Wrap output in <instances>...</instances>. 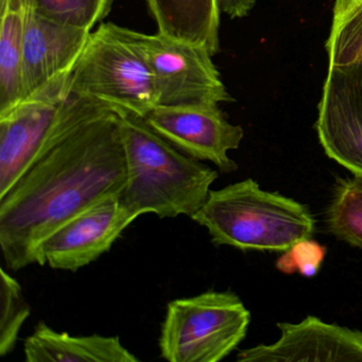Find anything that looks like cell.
<instances>
[{"mask_svg":"<svg viewBox=\"0 0 362 362\" xmlns=\"http://www.w3.org/2000/svg\"><path fill=\"white\" fill-rule=\"evenodd\" d=\"M71 73L0 113V198L37 158L82 127L113 112L95 99L69 93Z\"/></svg>","mask_w":362,"mask_h":362,"instance_id":"277c9868","label":"cell"},{"mask_svg":"<svg viewBox=\"0 0 362 362\" xmlns=\"http://www.w3.org/2000/svg\"><path fill=\"white\" fill-rule=\"evenodd\" d=\"M281 338L243 349L239 362L362 361V332L308 315L300 323H277Z\"/></svg>","mask_w":362,"mask_h":362,"instance_id":"8fae6325","label":"cell"},{"mask_svg":"<svg viewBox=\"0 0 362 362\" xmlns=\"http://www.w3.org/2000/svg\"><path fill=\"white\" fill-rule=\"evenodd\" d=\"M114 0H30L35 13L75 28L92 31L109 16Z\"/></svg>","mask_w":362,"mask_h":362,"instance_id":"e0dca14e","label":"cell"},{"mask_svg":"<svg viewBox=\"0 0 362 362\" xmlns=\"http://www.w3.org/2000/svg\"><path fill=\"white\" fill-rule=\"evenodd\" d=\"M69 93L95 99L112 111L145 117L156 107L153 75L124 27L101 23L90 33L74 67Z\"/></svg>","mask_w":362,"mask_h":362,"instance_id":"5b68a950","label":"cell"},{"mask_svg":"<svg viewBox=\"0 0 362 362\" xmlns=\"http://www.w3.org/2000/svg\"><path fill=\"white\" fill-rule=\"evenodd\" d=\"M126 31L151 69L156 105H219L235 100L222 81L213 54L204 46L160 33Z\"/></svg>","mask_w":362,"mask_h":362,"instance_id":"52a82bcc","label":"cell"},{"mask_svg":"<svg viewBox=\"0 0 362 362\" xmlns=\"http://www.w3.org/2000/svg\"><path fill=\"white\" fill-rule=\"evenodd\" d=\"M27 362H137L118 337L71 336L40 322L24 343Z\"/></svg>","mask_w":362,"mask_h":362,"instance_id":"4fadbf2b","label":"cell"},{"mask_svg":"<svg viewBox=\"0 0 362 362\" xmlns=\"http://www.w3.org/2000/svg\"><path fill=\"white\" fill-rule=\"evenodd\" d=\"M30 306L22 286L5 269H0V356L9 355L18 342Z\"/></svg>","mask_w":362,"mask_h":362,"instance_id":"ac0fdd59","label":"cell"},{"mask_svg":"<svg viewBox=\"0 0 362 362\" xmlns=\"http://www.w3.org/2000/svg\"><path fill=\"white\" fill-rule=\"evenodd\" d=\"M326 223L337 238L362 249V175L338 182L328 205Z\"/></svg>","mask_w":362,"mask_h":362,"instance_id":"2e32d148","label":"cell"},{"mask_svg":"<svg viewBox=\"0 0 362 362\" xmlns=\"http://www.w3.org/2000/svg\"><path fill=\"white\" fill-rule=\"evenodd\" d=\"M251 313L232 291L203 292L167 305L160 356L170 362H218L245 338Z\"/></svg>","mask_w":362,"mask_h":362,"instance_id":"8992f818","label":"cell"},{"mask_svg":"<svg viewBox=\"0 0 362 362\" xmlns=\"http://www.w3.org/2000/svg\"><path fill=\"white\" fill-rule=\"evenodd\" d=\"M30 0H0V113L23 100L22 60Z\"/></svg>","mask_w":362,"mask_h":362,"instance_id":"9a60e30c","label":"cell"},{"mask_svg":"<svg viewBox=\"0 0 362 362\" xmlns=\"http://www.w3.org/2000/svg\"><path fill=\"white\" fill-rule=\"evenodd\" d=\"M220 10L230 18L249 16L255 6V0H219Z\"/></svg>","mask_w":362,"mask_h":362,"instance_id":"ffe728a7","label":"cell"},{"mask_svg":"<svg viewBox=\"0 0 362 362\" xmlns=\"http://www.w3.org/2000/svg\"><path fill=\"white\" fill-rule=\"evenodd\" d=\"M117 115L127 165L126 184L118 192L122 206L135 219L145 214L192 217L209 198L218 171L180 151L141 116Z\"/></svg>","mask_w":362,"mask_h":362,"instance_id":"7a4b0ae2","label":"cell"},{"mask_svg":"<svg viewBox=\"0 0 362 362\" xmlns=\"http://www.w3.org/2000/svg\"><path fill=\"white\" fill-rule=\"evenodd\" d=\"M319 107L362 119V0H334Z\"/></svg>","mask_w":362,"mask_h":362,"instance_id":"30bf717a","label":"cell"},{"mask_svg":"<svg viewBox=\"0 0 362 362\" xmlns=\"http://www.w3.org/2000/svg\"><path fill=\"white\" fill-rule=\"evenodd\" d=\"M158 33L219 52V0H146Z\"/></svg>","mask_w":362,"mask_h":362,"instance_id":"5bb4252c","label":"cell"},{"mask_svg":"<svg viewBox=\"0 0 362 362\" xmlns=\"http://www.w3.org/2000/svg\"><path fill=\"white\" fill-rule=\"evenodd\" d=\"M92 31L48 20L30 5L22 60L23 100L77 64Z\"/></svg>","mask_w":362,"mask_h":362,"instance_id":"7c38bea8","label":"cell"},{"mask_svg":"<svg viewBox=\"0 0 362 362\" xmlns=\"http://www.w3.org/2000/svg\"><path fill=\"white\" fill-rule=\"evenodd\" d=\"M190 218L206 228L214 245L243 251L285 252L315 233V219L306 205L262 190L253 179L211 190Z\"/></svg>","mask_w":362,"mask_h":362,"instance_id":"3957f363","label":"cell"},{"mask_svg":"<svg viewBox=\"0 0 362 362\" xmlns=\"http://www.w3.org/2000/svg\"><path fill=\"white\" fill-rule=\"evenodd\" d=\"M144 118L186 156L211 162L223 173L238 168L228 152L238 149L245 132L243 127L228 122L219 105H156Z\"/></svg>","mask_w":362,"mask_h":362,"instance_id":"ba28073f","label":"cell"},{"mask_svg":"<svg viewBox=\"0 0 362 362\" xmlns=\"http://www.w3.org/2000/svg\"><path fill=\"white\" fill-rule=\"evenodd\" d=\"M326 251V247L313 239H302L283 252L275 266L285 274L298 272L304 277H313L321 269Z\"/></svg>","mask_w":362,"mask_h":362,"instance_id":"d6986e66","label":"cell"},{"mask_svg":"<svg viewBox=\"0 0 362 362\" xmlns=\"http://www.w3.org/2000/svg\"><path fill=\"white\" fill-rule=\"evenodd\" d=\"M135 220L120 204L118 194H109L46 238L40 250V266L73 272L88 266L109 252Z\"/></svg>","mask_w":362,"mask_h":362,"instance_id":"9c48e42d","label":"cell"},{"mask_svg":"<svg viewBox=\"0 0 362 362\" xmlns=\"http://www.w3.org/2000/svg\"><path fill=\"white\" fill-rule=\"evenodd\" d=\"M127 180L119 117L110 112L37 158L0 198V250L12 271L40 264V250L61 226Z\"/></svg>","mask_w":362,"mask_h":362,"instance_id":"6da1fadb","label":"cell"}]
</instances>
